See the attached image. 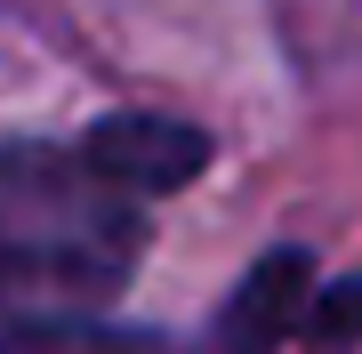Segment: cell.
<instances>
[{
    "instance_id": "5",
    "label": "cell",
    "mask_w": 362,
    "mask_h": 354,
    "mask_svg": "<svg viewBox=\"0 0 362 354\" xmlns=\"http://www.w3.org/2000/svg\"><path fill=\"white\" fill-rule=\"evenodd\" d=\"M298 338H306L314 354H346V346H362V282L322 290V298L306 306V322H298Z\"/></svg>"
},
{
    "instance_id": "3",
    "label": "cell",
    "mask_w": 362,
    "mask_h": 354,
    "mask_svg": "<svg viewBox=\"0 0 362 354\" xmlns=\"http://www.w3.org/2000/svg\"><path fill=\"white\" fill-rule=\"evenodd\" d=\"M306 306H314L306 249H274V258H258L250 282L233 290V306H226V322H218V354H274L282 330L306 322Z\"/></svg>"
},
{
    "instance_id": "1",
    "label": "cell",
    "mask_w": 362,
    "mask_h": 354,
    "mask_svg": "<svg viewBox=\"0 0 362 354\" xmlns=\"http://www.w3.org/2000/svg\"><path fill=\"white\" fill-rule=\"evenodd\" d=\"M145 258V201L81 145H0V314L65 322L105 306Z\"/></svg>"
},
{
    "instance_id": "4",
    "label": "cell",
    "mask_w": 362,
    "mask_h": 354,
    "mask_svg": "<svg viewBox=\"0 0 362 354\" xmlns=\"http://www.w3.org/2000/svg\"><path fill=\"white\" fill-rule=\"evenodd\" d=\"M0 354H185L161 330H105V322H16Z\"/></svg>"
},
{
    "instance_id": "2",
    "label": "cell",
    "mask_w": 362,
    "mask_h": 354,
    "mask_svg": "<svg viewBox=\"0 0 362 354\" xmlns=\"http://www.w3.org/2000/svg\"><path fill=\"white\" fill-rule=\"evenodd\" d=\"M81 153H89L97 170L121 185V194L153 201V194H177L185 177H202V161H209V137H202V129H185V121L121 113V121H97V129L81 137Z\"/></svg>"
}]
</instances>
